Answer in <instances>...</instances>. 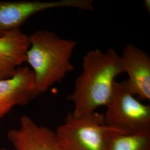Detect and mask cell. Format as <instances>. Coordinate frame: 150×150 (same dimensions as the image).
Wrapping results in <instances>:
<instances>
[{
    "instance_id": "52a82bcc",
    "label": "cell",
    "mask_w": 150,
    "mask_h": 150,
    "mask_svg": "<svg viewBox=\"0 0 150 150\" xmlns=\"http://www.w3.org/2000/svg\"><path fill=\"white\" fill-rule=\"evenodd\" d=\"M123 73L127 74V86L140 101L150 100V57L141 49L127 44L120 55Z\"/></svg>"
},
{
    "instance_id": "ba28073f",
    "label": "cell",
    "mask_w": 150,
    "mask_h": 150,
    "mask_svg": "<svg viewBox=\"0 0 150 150\" xmlns=\"http://www.w3.org/2000/svg\"><path fill=\"white\" fill-rule=\"evenodd\" d=\"M7 138L16 150H59L55 132L23 116L20 126L9 130Z\"/></svg>"
},
{
    "instance_id": "8992f818",
    "label": "cell",
    "mask_w": 150,
    "mask_h": 150,
    "mask_svg": "<svg viewBox=\"0 0 150 150\" xmlns=\"http://www.w3.org/2000/svg\"><path fill=\"white\" fill-rule=\"evenodd\" d=\"M40 95L32 70L18 67L12 76L0 79V120L12 108L27 105Z\"/></svg>"
},
{
    "instance_id": "4fadbf2b",
    "label": "cell",
    "mask_w": 150,
    "mask_h": 150,
    "mask_svg": "<svg viewBox=\"0 0 150 150\" xmlns=\"http://www.w3.org/2000/svg\"><path fill=\"white\" fill-rule=\"evenodd\" d=\"M0 150H16L15 149H7V148H3V149H1Z\"/></svg>"
},
{
    "instance_id": "7a4b0ae2",
    "label": "cell",
    "mask_w": 150,
    "mask_h": 150,
    "mask_svg": "<svg viewBox=\"0 0 150 150\" xmlns=\"http://www.w3.org/2000/svg\"><path fill=\"white\" fill-rule=\"evenodd\" d=\"M26 61L40 94L64 79L75 69L71 62L77 42L54 32L39 30L28 36Z\"/></svg>"
},
{
    "instance_id": "3957f363",
    "label": "cell",
    "mask_w": 150,
    "mask_h": 150,
    "mask_svg": "<svg viewBox=\"0 0 150 150\" xmlns=\"http://www.w3.org/2000/svg\"><path fill=\"white\" fill-rule=\"evenodd\" d=\"M112 129L105 123L102 113L76 117L69 112L54 131L58 150H105L107 136Z\"/></svg>"
},
{
    "instance_id": "5b68a950",
    "label": "cell",
    "mask_w": 150,
    "mask_h": 150,
    "mask_svg": "<svg viewBox=\"0 0 150 150\" xmlns=\"http://www.w3.org/2000/svg\"><path fill=\"white\" fill-rule=\"evenodd\" d=\"M71 7L93 10L92 0H59L55 1H0V36L16 30L31 16L49 9Z\"/></svg>"
},
{
    "instance_id": "9c48e42d",
    "label": "cell",
    "mask_w": 150,
    "mask_h": 150,
    "mask_svg": "<svg viewBox=\"0 0 150 150\" xmlns=\"http://www.w3.org/2000/svg\"><path fill=\"white\" fill-rule=\"evenodd\" d=\"M28 47V36L20 30L0 36V61L19 67L26 61Z\"/></svg>"
},
{
    "instance_id": "8fae6325",
    "label": "cell",
    "mask_w": 150,
    "mask_h": 150,
    "mask_svg": "<svg viewBox=\"0 0 150 150\" xmlns=\"http://www.w3.org/2000/svg\"><path fill=\"white\" fill-rule=\"evenodd\" d=\"M17 67L10 62L0 61V79L7 78L12 76Z\"/></svg>"
},
{
    "instance_id": "6da1fadb",
    "label": "cell",
    "mask_w": 150,
    "mask_h": 150,
    "mask_svg": "<svg viewBox=\"0 0 150 150\" xmlns=\"http://www.w3.org/2000/svg\"><path fill=\"white\" fill-rule=\"evenodd\" d=\"M123 73L120 55L114 48L87 52L82 59V71L75 80L74 91L67 96L74 105L72 114L80 117L106 106L116 78Z\"/></svg>"
},
{
    "instance_id": "277c9868",
    "label": "cell",
    "mask_w": 150,
    "mask_h": 150,
    "mask_svg": "<svg viewBox=\"0 0 150 150\" xmlns=\"http://www.w3.org/2000/svg\"><path fill=\"white\" fill-rule=\"evenodd\" d=\"M105 107L104 121L108 126L128 133L150 129V105L134 96L126 81L115 82Z\"/></svg>"
},
{
    "instance_id": "30bf717a",
    "label": "cell",
    "mask_w": 150,
    "mask_h": 150,
    "mask_svg": "<svg viewBox=\"0 0 150 150\" xmlns=\"http://www.w3.org/2000/svg\"><path fill=\"white\" fill-rule=\"evenodd\" d=\"M105 150H150V129L128 133L113 128Z\"/></svg>"
},
{
    "instance_id": "7c38bea8",
    "label": "cell",
    "mask_w": 150,
    "mask_h": 150,
    "mask_svg": "<svg viewBox=\"0 0 150 150\" xmlns=\"http://www.w3.org/2000/svg\"><path fill=\"white\" fill-rule=\"evenodd\" d=\"M144 5H145V7H146V8L147 9V11H149V10H148V7H149V9L150 10V1H149V0H146V1H144Z\"/></svg>"
}]
</instances>
